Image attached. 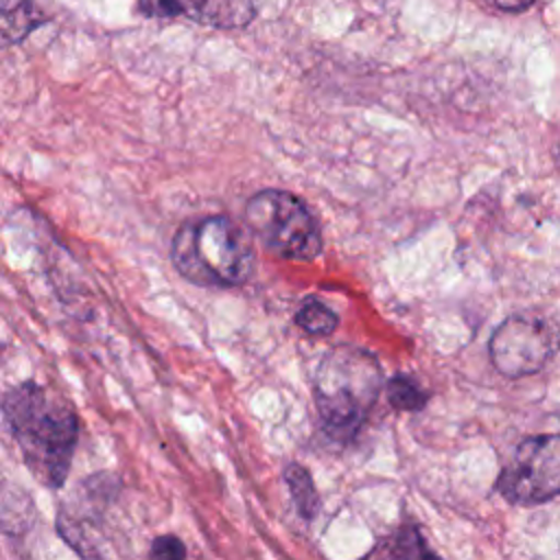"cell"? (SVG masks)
I'll return each mask as SVG.
<instances>
[{
    "label": "cell",
    "mask_w": 560,
    "mask_h": 560,
    "mask_svg": "<svg viewBox=\"0 0 560 560\" xmlns=\"http://www.w3.org/2000/svg\"><path fill=\"white\" fill-rule=\"evenodd\" d=\"M370 560H442L433 553L416 525L398 527L387 540H383Z\"/></svg>",
    "instance_id": "cell-8"
},
{
    "label": "cell",
    "mask_w": 560,
    "mask_h": 560,
    "mask_svg": "<svg viewBox=\"0 0 560 560\" xmlns=\"http://www.w3.org/2000/svg\"><path fill=\"white\" fill-rule=\"evenodd\" d=\"M4 427L28 470L48 488H61L79 438V418L55 392L26 381L4 394Z\"/></svg>",
    "instance_id": "cell-1"
},
{
    "label": "cell",
    "mask_w": 560,
    "mask_h": 560,
    "mask_svg": "<svg viewBox=\"0 0 560 560\" xmlns=\"http://www.w3.org/2000/svg\"><path fill=\"white\" fill-rule=\"evenodd\" d=\"M140 11L151 18H173L188 13L182 0H140Z\"/></svg>",
    "instance_id": "cell-14"
},
{
    "label": "cell",
    "mask_w": 560,
    "mask_h": 560,
    "mask_svg": "<svg viewBox=\"0 0 560 560\" xmlns=\"http://www.w3.org/2000/svg\"><path fill=\"white\" fill-rule=\"evenodd\" d=\"M387 400L394 409L400 411H420L427 405L429 394L409 376L396 374L385 383Z\"/></svg>",
    "instance_id": "cell-12"
},
{
    "label": "cell",
    "mask_w": 560,
    "mask_h": 560,
    "mask_svg": "<svg viewBox=\"0 0 560 560\" xmlns=\"http://www.w3.org/2000/svg\"><path fill=\"white\" fill-rule=\"evenodd\" d=\"M171 260L182 278L199 287L243 284L256 262L247 230L225 214L190 219L171 243Z\"/></svg>",
    "instance_id": "cell-3"
},
{
    "label": "cell",
    "mask_w": 560,
    "mask_h": 560,
    "mask_svg": "<svg viewBox=\"0 0 560 560\" xmlns=\"http://www.w3.org/2000/svg\"><path fill=\"white\" fill-rule=\"evenodd\" d=\"M494 490L521 508L560 497V433L525 438L501 468Z\"/></svg>",
    "instance_id": "cell-5"
},
{
    "label": "cell",
    "mask_w": 560,
    "mask_h": 560,
    "mask_svg": "<svg viewBox=\"0 0 560 560\" xmlns=\"http://www.w3.org/2000/svg\"><path fill=\"white\" fill-rule=\"evenodd\" d=\"M0 13L2 42L7 46L22 42L33 28L44 22V15L37 11L33 0H0Z\"/></svg>",
    "instance_id": "cell-9"
},
{
    "label": "cell",
    "mask_w": 560,
    "mask_h": 560,
    "mask_svg": "<svg viewBox=\"0 0 560 560\" xmlns=\"http://www.w3.org/2000/svg\"><path fill=\"white\" fill-rule=\"evenodd\" d=\"M245 225L276 256L308 262L322 254V232L308 206L289 190L265 188L249 197Z\"/></svg>",
    "instance_id": "cell-4"
},
{
    "label": "cell",
    "mask_w": 560,
    "mask_h": 560,
    "mask_svg": "<svg viewBox=\"0 0 560 560\" xmlns=\"http://www.w3.org/2000/svg\"><path fill=\"white\" fill-rule=\"evenodd\" d=\"M383 387V372L372 352L348 343L330 348L313 376V400L326 438L339 444L354 440Z\"/></svg>",
    "instance_id": "cell-2"
},
{
    "label": "cell",
    "mask_w": 560,
    "mask_h": 560,
    "mask_svg": "<svg viewBox=\"0 0 560 560\" xmlns=\"http://www.w3.org/2000/svg\"><path fill=\"white\" fill-rule=\"evenodd\" d=\"M190 15L214 28H241L256 18L254 0H192Z\"/></svg>",
    "instance_id": "cell-7"
},
{
    "label": "cell",
    "mask_w": 560,
    "mask_h": 560,
    "mask_svg": "<svg viewBox=\"0 0 560 560\" xmlns=\"http://www.w3.org/2000/svg\"><path fill=\"white\" fill-rule=\"evenodd\" d=\"M295 324L308 332V335H317V337H326L330 335L337 324H339V317L335 311H330L324 302L315 300V298H308L300 304L298 313H295Z\"/></svg>",
    "instance_id": "cell-11"
},
{
    "label": "cell",
    "mask_w": 560,
    "mask_h": 560,
    "mask_svg": "<svg viewBox=\"0 0 560 560\" xmlns=\"http://www.w3.org/2000/svg\"><path fill=\"white\" fill-rule=\"evenodd\" d=\"M558 328L536 313L510 315L497 326L488 343L494 370L508 378H521L540 372L558 352Z\"/></svg>",
    "instance_id": "cell-6"
},
{
    "label": "cell",
    "mask_w": 560,
    "mask_h": 560,
    "mask_svg": "<svg viewBox=\"0 0 560 560\" xmlns=\"http://www.w3.org/2000/svg\"><path fill=\"white\" fill-rule=\"evenodd\" d=\"M497 9L508 11V13H516V11H525L527 7L534 4V0H490Z\"/></svg>",
    "instance_id": "cell-15"
},
{
    "label": "cell",
    "mask_w": 560,
    "mask_h": 560,
    "mask_svg": "<svg viewBox=\"0 0 560 560\" xmlns=\"http://www.w3.org/2000/svg\"><path fill=\"white\" fill-rule=\"evenodd\" d=\"M151 558L153 560H186V545L173 534L158 536L151 542Z\"/></svg>",
    "instance_id": "cell-13"
},
{
    "label": "cell",
    "mask_w": 560,
    "mask_h": 560,
    "mask_svg": "<svg viewBox=\"0 0 560 560\" xmlns=\"http://www.w3.org/2000/svg\"><path fill=\"white\" fill-rule=\"evenodd\" d=\"M284 483L289 488V494L295 503V510L304 521L315 518L319 512V497L315 492L311 472L302 464H289L284 468Z\"/></svg>",
    "instance_id": "cell-10"
},
{
    "label": "cell",
    "mask_w": 560,
    "mask_h": 560,
    "mask_svg": "<svg viewBox=\"0 0 560 560\" xmlns=\"http://www.w3.org/2000/svg\"><path fill=\"white\" fill-rule=\"evenodd\" d=\"M556 164L560 166V142H558V149H556Z\"/></svg>",
    "instance_id": "cell-16"
}]
</instances>
